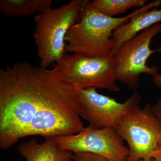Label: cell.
I'll return each instance as SVG.
<instances>
[{"mask_svg":"<svg viewBox=\"0 0 161 161\" xmlns=\"http://www.w3.org/2000/svg\"><path fill=\"white\" fill-rule=\"evenodd\" d=\"M79 90L53 69L16 63L0 69V147L30 136L73 135L84 129Z\"/></svg>","mask_w":161,"mask_h":161,"instance_id":"cell-1","label":"cell"},{"mask_svg":"<svg viewBox=\"0 0 161 161\" xmlns=\"http://www.w3.org/2000/svg\"><path fill=\"white\" fill-rule=\"evenodd\" d=\"M161 6V0L150 2L126 16L111 18L101 13L83 0L79 20L71 27L65 38V53H78L88 57H100L112 53L111 38L118 26L136 15Z\"/></svg>","mask_w":161,"mask_h":161,"instance_id":"cell-2","label":"cell"},{"mask_svg":"<svg viewBox=\"0 0 161 161\" xmlns=\"http://www.w3.org/2000/svg\"><path fill=\"white\" fill-rule=\"evenodd\" d=\"M83 0H73L34 17L33 37L37 50L40 67L43 69L60 61L65 53V38L69 30L79 20Z\"/></svg>","mask_w":161,"mask_h":161,"instance_id":"cell-3","label":"cell"},{"mask_svg":"<svg viewBox=\"0 0 161 161\" xmlns=\"http://www.w3.org/2000/svg\"><path fill=\"white\" fill-rule=\"evenodd\" d=\"M114 55L88 57L82 54L65 53L54 64L53 69L78 90L89 88L119 92L115 75Z\"/></svg>","mask_w":161,"mask_h":161,"instance_id":"cell-4","label":"cell"},{"mask_svg":"<svg viewBox=\"0 0 161 161\" xmlns=\"http://www.w3.org/2000/svg\"><path fill=\"white\" fill-rule=\"evenodd\" d=\"M127 142L129 154L126 161H148L161 141V122L150 104L137 105L122 119L116 129Z\"/></svg>","mask_w":161,"mask_h":161,"instance_id":"cell-5","label":"cell"},{"mask_svg":"<svg viewBox=\"0 0 161 161\" xmlns=\"http://www.w3.org/2000/svg\"><path fill=\"white\" fill-rule=\"evenodd\" d=\"M161 31V24L157 23L141 31L120 46L114 55L116 81L124 83L130 90H135L139 86L141 75L152 76L158 72L157 65L149 67L147 63L151 55L161 52V46L156 50L150 47L153 38Z\"/></svg>","mask_w":161,"mask_h":161,"instance_id":"cell-6","label":"cell"},{"mask_svg":"<svg viewBox=\"0 0 161 161\" xmlns=\"http://www.w3.org/2000/svg\"><path fill=\"white\" fill-rule=\"evenodd\" d=\"M141 100L137 91L123 103L98 93L95 88L78 91L80 117L89 123V125L96 129L112 128L116 130L122 119L139 105Z\"/></svg>","mask_w":161,"mask_h":161,"instance_id":"cell-7","label":"cell"},{"mask_svg":"<svg viewBox=\"0 0 161 161\" xmlns=\"http://www.w3.org/2000/svg\"><path fill=\"white\" fill-rule=\"evenodd\" d=\"M54 138L60 149L73 153H92L110 161H126L129 154V148L114 128L98 129L89 125L77 134Z\"/></svg>","mask_w":161,"mask_h":161,"instance_id":"cell-8","label":"cell"},{"mask_svg":"<svg viewBox=\"0 0 161 161\" xmlns=\"http://www.w3.org/2000/svg\"><path fill=\"white\" fill-rule=\"evenodd\" d=\"M161 21V6L160 9L155 8L132 17L129 22L118 26L112 33V53L115 55L124 43Z\"/></svg>","mask_w":161,"mask_h":161,"instance_id":"cell-9","label":"cell"},{"mask_svg":"<svg viewBox=\"0 0 161 161\" xmlns=\"http://www.w3.org/2000/svg\"><path fill=\"white\" fill-rule=\"evenodd\" d=\"M45 138L41 144L34 139L22 143L18 151L27 161H72L73 153L60 149L54 137Z\"/></svg>","mask_w":161,"mask_h":161,"instance_id":"cell-10","label":"cell"},{"mask_svg":"<svg viewBox=\"0 0 161 161\" xmlns=\"http://www.w3.org/2000/svg\"><path fill=\"white\" fill-rule=\"evenodd\" d=\"M52 3V0H1L0 10L11 17L28 16L43 12Z\"/></svg>","mask_w":161,"mask_h":161,"instance_id":"cell-11","label":"cell"},{"mask_svg":"<svg viewBox=\"0 0 161 161\" xmlns=\"http://www.w3.org/2000/svg\"><path fill=\"white\" fill-rule=\"evenodd\" d=\"M147 0H94L93 8L107 16L114 18L115 16L125 14L133 7H142Z\"/></svg>","mask_w":161,"mask_h":161,"instance_id":"cell-12","label":"cell"},{"mask_svg":"<svg viewBox=\"0 0 161 161\" xmlns=\"http://www.w3.org/2000/svg\"><path fill=\"white\" fill-rule=\"evenodd\" d=\"M72 161H110L104 157L89 152L73 153Z\"/></svg>","mask_w":161,"mask_h":161,"instance_id":"cell-13","label":"cell"},{"mask_svg":"<svg viewBox=\"0 0 161 161\" xmlns=\"http://www.w3.org/2000/svg\"><path fill=\"white\" fill-rule=\"evenodd\" d=\"M153 112L161 122V97L154 104L152 105Z\"/></svg>","mask_w":161,"mask_h":161,"instance_id":"cell-14","label":"cell"},{"mask_svg":"<svg viewBox=\"0 0 161 161\" xmlns=\"http://www.w3.org/2000/svg\"><path fill=\"white\" fill-rule=\"evenodd\" d=\"M151 157L154 161H161V141L153 153Z\"/></svg>","mask_w":161,"mask_h":161,"instance_id":"cell-15","label":"cell"},{"mask_svg":"<svg viewBox=\"0 0 161 161\" xmlns=\"http://www.w3.org/2000/svg\"><path fill=\"white\" fill-rule=\"evenodd\" d=\"M152 77L153 82L157 88L161 89V75L157 72Z\"/></svg>","mask_w":161,"mask_h":161,"instance_id":"cell-16","label":"cell"},{"mask_svg":"<svg viewBox=\"0 0 161 161\" xmlns=\"http://www.w3.org/2000/svg\"><path fill=\"white\" fill-rule=\"evenodd\" d=\"M140 161H145L141 160ZM148 161H154L153 160V159L152 158V159H151L150 160Z\"/></svg>","mask_w":161,"mask_h":161,"instance_id":"cell-17","label":"cell"}]
</instances>
